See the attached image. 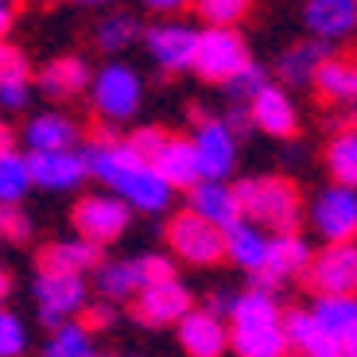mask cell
Listing matches in <instances>:
<instances>
[{
  "label": "cell",
  "instance_id": "cell-29",
  "mask_svg": "<svg viewBox=\"0 0 357 357\" xmlns=\"http://www.w3.org/2000/svg\"><path fill=\"white\" fill-rule=\"evenodd\" d=\"M314 319L326 326V334L338 342L357 334V295H319Z\"/></svg>",
  "mask_w": 357,
  "mask_h": 357
},
{
  "label": "cell",
  "instance_id": "cell-43",
  "mask_svg": "<svg viewBox=\"0 0 357 357\" xmlns=\"http://www.w3.org/2000/svg\"><path fill=\"white\" fill-rule=\"evenodd\" d=\"M4 152H16V136H12L8 125H0V155Z\"/></svg>",
  "mask_w": 357,
  "mask_h": 357
},
{
  "label": "cell",
  "instance_id": "cell-47",
  "mask_svg": "<svg viewBox=\"0 0 357 357\" xmlns=\"http://www.w3.org/2000/svg\"><path fill=\"white\" fill-rule=\"evenodd\" d=\"M78 4H101V0H78Z\"/></svg>",
  "mask_w": 357,
  "mask_h": 357
},
{
  "label": "cell",
  "instance_id": "cell-46",
  "mask_svg": "<svg viewBox=\"0 0 357 357\" xmlns=\"http://www.w3.org/2000/svg\"><path fill=\"white\" fill-rule=\"evenodd\" d=\"M4 295H8V272L0 268V303H4Z\"/></svg>",
  "mask_w": 357,
  "mask_h": 357
},
{
  "label": "cell",
  "instance_id": "cell-10",
  "mask_svg": "<svg viewBox=\"0 0 357 357\" xmlns=\"http://www.w3.org/2000/svg\"><path fill=\"white\" fill-rule=\"evenodd\" d=\"M187 311H190V291L175 276L144 284L132 295V319L144 322V326H175Z\"/></svg>",
  "mask_w": 357,
  "mask_h": 357
},
{
  "label": "cell",
  "instance_id": "cell-4",
  "mask_svg": "<svg viewBox=\"0 0 357 357\" xmlns=\"http://www.w3.org/2000/svg\"><path fill=\"white\" fill-rule=\"evenodd\" d=\"M249 43H245L233 27H206L198 31L195 43V59H190V70L206 82H229L233 74H241L249 66Z\"/></svg>",
  "mask_w": 357,
  "mask_h": 357
},
{
  "label": "cell",
  "instance_id": "cell-13",
  "mask_svg": "<svg viewBox=\"0 0 357 357\" xmlns=\"http://www.w3.org/2000/svg\"><path fill=\"white\" fill-rule=\"evenodd\" d=\"M36 303H39V319H43L47 326L70 322L74 314H82V307H86V280L63 276V272H39Z\"/></svg>",
  "mask_w": 357,
  "mask_h": 357
},
{
  "label": "cell",
  "instance_id": "cell-33",
  "mask_svg": "<svg viewBox=\"0 0 357 357\" xmlns=\"http://www.w3.org/2000/svg\"><path fill=\"white\" fill-rule=\"evenodd\" d=\"M98 47L105 54H121L125 51V47H132L136 39H140V24H136L132 16H125V12H121V16H109V20H101L98 24Z\"/></svg>",
  "mask_w": 357,
  "mask_h": 357
},
{
  "label": "cell",
  "instance_id": "cell-5",
  "mask_svg": "<svg viewBox=\"0 0 357 357\" xmlns=\"http://www.w3.org/2000/svg\"><path fill=\"white\" fill-rule=\"evenodd\" d=\"M89 98H93V109L105 116V125H121V121L136 116V109H140V98H144L140 74L125 63L101 66L89 78Z\"/></svg>",
  "mask_w": 357,
  "mask_h": 357
},
{
  "label": "cell",
  "instance_id": "cell-11",
  "mask_svg": "<svg viewBox=\"0 0 357 357\" xmlns=\"http://www.w3.org/2000/svg\"><path fill=\"white\" fill-rule=\"evenodd\" d=\"M307 280L319 295H357V245H326L307 264Z\"/></svg>",
  "mask_w": 357,
  "mask_h": 357
},
{
  "label": "cell",
  "instance_id": "cell-3",
  "mask_svg": "<svg viewBox=\"0 0 357 357\" xmlns=\"http://www.w3.org/2000/svg\"><path fill=\"white\" fill-rule=\"evenodd\" d=\"M237 198H241V214L245 222L260 225L268 233H295L303 206H299V190L291 178L280 175H260L237 183Z\"/></svg>",
  "mask_w": 357,
  "mask_h": 357
},
{
  "label": "cell",
  "instance_id": "cell-25",
  "mask_svg": "<svg viewBox=\"0 0 357 357\" xmlns=\"http://www.w3.org/2000/svg\"><path fill=\"white\" fill-rule=\"evenodd\" d=\"M24 144H27V152H63V148L78 144V125L63 113H39L27 121Z\"/></svg>",
  "mask_w": 357,
  "mask_h": 357
},
{
  "label": "cell",
  "instance_id": "cell-6",
  "mask_svg": "<svg viewBox=\"0 0 357 357\" xmlns=\"http://www.w3.org/2000/svg\"><path fill=\"white\" fill-rule=\"evenodd\" d=\"M98 291L105 295L109 303L116 299H132L144 284H155V280H171L175 268L167 257H132V260H101L98 268Z\"/></svg>",
  "mask_w": 357,
  "mask_h": 357
},
{
  "label": "cell",
  "instance_id": "cell-9",
  "mask_svg": "<svg viewBox=\"0 0 357 357\" xmlns=\"http://www.w3.org/2000/svg\"><path fill=\"white\" fill-rule=\"evenodd\" d=\"M311 225L326 245L357 241V190L354 187H326L314 198Z\"/></svg>",
  "mask_w": 357,
  "mask_h": 357
},
{
  "label": "cell",
  "instance_id": "cell-21",
  "mask_svg": "<svg viewBox=\"0 0 357 357\" xmlns=\"http://www.w3.org/2000/svg\"><path fill=\"white\" fill-rule=\"evenodd\" d=\"M152 167L163 175V183H167L171 190H190L198 178H202L190 136H167V144L160 148V155L152 160Z\"/></svg>",
  "mask_w": 357,
  "mask_h": 357
},
{
  "label": "cell",
  "instance_id": "cell-31",
  "mask_svg": "<svg viewBox=\"0 0 357 357\" xmlns=\"http://www.w3.org/2000/svg\"><path fill=\"white\" fill-rule=\"evenodd\" d=\"M43 357H98V354H93L89 331L82 322H59L43 346Z\"/></svg>",
  "mask_w": 357,
  "mask_h": 357
},
{
  "label": "cell",
  "instance_id": "cell-39",
  "mask_svg": "<svg viewBox=\"0 0 357 357\" xmlns=\"http://www.w3.org/2000/svg\"><path fill=\"white\" fill-rule=\"evenodd\" d=\"M0 237L4 241H27L31 237V222L24 218L20 206H0Z\"/></svg>",
  "mask_w": 357,
  "mask_h": 357
},
{
  "label": "cell",
  "instance_id": "cell-12",
  "mask_svg": "<svg viewBox=\"0 0 357 357\" xmlns=\"http://www.w3.org/2000/svg\"><path fill=\"white\" fill-rule=\"evenodd\" d=\"M195 155H198V171L202 178H229L233 167H237V136L229 132L225 121H206V116H195Z\"/></svg>",
  "mask_w": 357,
  "mask_h": 357
},
{
  "label": "cell",
  "instance_id": "cell-34",
  "mask_svg": "<svg viewBox=\"0 0 357 357\" xmlns=\"http://www.w3.org/2000/svg\"><path fill=\"white\" fill-rule=\"evenodd\" d=\"M195 4H198V12H202V20L210 27H233L252 8V0H195Z\"/></svg>",
  "mask_w": 357,
  "mask_h": 357
},
{
  "label": "cell",
  "instance_id": "cell-38",
  "mask_svg": "<svg viewBox=\"0 0 357 357\" xmlns=\"http://www.w3.org/2000/svg\"><path fill=\"white\" fill-rule=\"evenodd\" d=\"M31 78V66H27V54L20 47L4 43L0 39V82H27Z\"/></svg>",
  "mask_w": 357,
  "mask_h": 357
},
{
  "label": "cell",
  "instance_id": "cell-44",
  "mask_svg": "<svg viewBox=\"0 0 357 357\" xmlns=\"http://www.w3.org/2000/svg\"><path fill=\"white\" fill-rule=\"evenodd\" d=\"M8 24H12V12H8V0H0V39L8 36Z\"/></svg>",
  "mask_w": 357,
  "mask_h": 357
},
{
  "label": "cell",
  "instance_id": "cell-16",
  "mask_svg": "<svg viewBox=\"0 0 357 357\" xmlns=\"http://www.w3.org/2000/svg\"><path fill=\"white\" fill-rule=\"evenodd\" d=\"M190 214H198L202 222L218 225V229H229V225L241 222V198H237V187H229L225 178H198L190 187Z\"/></svg>",
  "mask_w": 357,
  "mask_h": 357
},
{
  "label": "cell",
  "instance_id": "cell-30",
  "mask_svg": "<svg viewBox=\"0 0 357 357\" xmlns=\"http://www.w3.org/2000/svg\"><path fill=\"white\" fill-rule=\"evenodd\" d=\"M27 190H31V171H27V155H20V152H4V155H0V206H20Z\"/></svg>",
  "mask_w": 357,
  "mask_h": 357
},
{
  "label": "cell",
  "instance_id": "cell-20",
  "mask_svg": "<svg viewBox=\"0 0 357 357\" xmlns=\"http://www.w3.org/2000/svg\"><path fill=\"white\" fill-rule=\"evenodd\" d=\"M249 125H257L260 132H268V136H295L299 116H295V105L284 89L264 86L257 98L249 101Z\"/></svg>",
  "mask_w": 357,
  "mask_h": 357
},
{
  "label": "cell",
  "instance_id": "cell-42",
  "mask_svg": "<svg viewBox=\"0 0 357 357\" xmlns=\"http://www.w3.org/2000/svg\"><path fill=\"white\" fill-rule=\"evenodd\" d=\"M152 12H178V8H187V4H195V0H144Z\"/></svg>",
  "mask_w": 357,
  "mask_h": 357
},
{
  "label": "cell",
  "instance_id": "cell-22",
  "mask_svg": "<svg viewBox=\"0 0 357 357\" xmlns=\"http://www.w3.org/2000/svg\"><path fill=\"white\" fill-rule=\"evenodd\" d=\"M268 249H272V233L260 229V225H252V222H245V218L225 229V257H229L237 268L252 272V276L268 264Z\"/></svg>",
  "mask_w": 357,
  "mask_h": 357
},
{
  "label": "cell",
  "instance_id": "cell-32",
  "mask_svg": "<svg viewBox=\"0 0 357 357\" xmlns=\"http://www.w3.org/2000/svg\"><path fill=\"white\" fill-rule=\"evenodd\" d=\"M326 163H331V175L338 178V187L357 190V128L334 136L331 152H326Z\"/></svg>",
  "mask_w": 357,
  "mask_h": 357
},
{
  "label": "cell",
  "instance_id": "cell-26",
  "mask_svg": "<svg viewBox=\"0 0 357 357\" xmlns=\"http://www.w3.org/2000/svg\"><path fill=\"white\" fill-rule=\"evenodd\" d=\"M314 89L319 98L334 101V105H357V63L349 59H326L314 70Z\"/></svg>",
  "mask_w": 357,
  "mask_h": 357
},
{
  "label": "cell",
  "instance_id": "cell-14",
  "mask_svg": "<svg viewBox=\"0 0 357 357\" xmlns=\"http://www.w3.org/2000/svg\"><path fill=\"white\" fill-rule=\"evenodd\" d=\"M178 346L190 357H222L229 349V322L214 314L210 307H190L183 319L175 322Z\"/></svg>",
  "mask_w": 357,
  "mask_h": 357
},
{
  "label": "cell",
  "instance_id": "cell-15",
  "mask_svg": "<svg viewBox=\"0 0 357 357\" xmlns=\"http://www.w3.org/2000/svg\"><path fill=\"white\" fill-rule=\"evenodd\" d=\"M27 171H31V187L43 190H74L82 178H89L86 155L63 148V152H27Z\"/></svg>",
  "mask_w": 357,
  "mask_h": 357
},
{
  "label": "cell",
  "instance_id": "cell-19",
  "mask_svg": "<svg viewBox=\"0 0 357 357\" xmlns=\"http://www.w3.org/2000/svg\"><path fill=\"white\" fill-rule=\"evenodd\" d=\"M284 338L299 357H342V342L326 334L314 311H287L284 314Z\"/></svg>",
  "mask_w": 357,
  "mask_h": 357
},
{
  "label": "cell",
  "instance_id": "cell-23",
  "mask_svg": "<svg viewBox=\"0 0 357 357\" xmlns=\"http://www.w3.org/2000/svg\"><path fill=\"white\" fill-rule=\"evenodd\" d=\"M101 264V245L86 241V237H70V241H54L39 252V272H63V276H82Z\"/></svg>",
  "mask_w": 357,
  "mask_h": 357
},
{
  "label": "cell",
  "instance_id": "cell-1",
  "mask_svg": "<svg viewBox=\"0 0 357 357\" xmlns=\"http://www.w3.org/2000/svg\"><path fill=\"white\" fill-rule=\"evenodd\" d=\"M82 155H86L89 175L98 178V183H105L128 210L160 214V210L171 206V187L163 183V175L148 160H140L125 140H116L109 128H101Z\"/></svg>",
  "mask_w": 357,
  "mask_h": 357
},
{
  "label": "cell",
  "instance_id": "cell-7",
  "mask_svg": "<svg viewBox=\"0 0 357 357\" xmlns=\"http://www.w3.org/2000/svg\"><path fill=\"white\" fill-rule=\"evenodd\" d=\"M167 241H171V249H175V257H183L187 264H198V268L218 264V260L225 257V233L218 229V225L202 222L198 214H190V210L171 218Z\"/></svg>",
  "mask_w": 357,
  "mask_h": 357
},
{
  "label": "cell",
  "instance_id": "cell-40",
  "mask_svg": "<svg viewBox=\"0 0 357 357\" xmlns=\"http://www.w3.org/2000/svg\"><path fill=\"white\" fill-rule=\"evenodd\" d=\"M82 326H86L89 334L93 331H105V326H113V303H86L82 307Z\"/></svg>",
  "mask_w": 357,
  "mask_h": 357
},
{
  "label": "cell",
  "instance_id": "cell-8",
  "mask_svg": "<svg viewBox=\"0 0 357 357\" xmlns=\"http://www.w3.org/2000/svg\"><path fill=\"white\" fill-rule=\"evenodd\" d=\"M128 222H132V210L113 190L109 195H86L74 206V229H78V237H86L93 245L116 241L128 229Z\"/></svg>",
  "mask_w": 357,
  "mask_h": 357
},
{
  "label": "cell",
  "instance_id": "cell-28",
  "mask_svg": "<svg viewBox=\"0 0 357 357\" xmlns=\"http://www.w3.org/2000/svg\"><path fill=\"white\" fill-rule=\"evenodd\" d=\"M39 89L47 98H74L82 89H89V70L82 59H54L39 70Z\"/></svg>",
  "mask_w": 357,
  "mask_h": 357
},
{
  "label": "cell",
  "instance_id": "cell-27",
  "mask_svg": "<svg viewBox=\"0 0 357 357\" xmlns=\"http://www.w3.org/2000/svg\"><path fill=\"white\" fill-rule=\"evenodd\" d=\"M326 59H331V54H326V43H322V39H311V43L287 47V51L280 54L276 70H280V78H284L287 86H311L314 70H319Z\"/></svg>",
  "mask_w": 357,
  "mask_h": 357
},
{
  "label": "cell",
  "instance_id": "cell-35",
  "mask_svg": "<svg viewBox=\"0 0 357 357\" xmlns=\"http://www.w3.org/2000/svg\"><path fill=\"white\" fill-rule=\"evenodd\" d=\"M27 349V331L24 319L0 307V357H20Z\"/></svg>",
  "mask_w": 357,
  "mask_h": 357
},
{
  "label": "cell",
  "instance_id": "cell-41",
  "mask_svg": "<svg viewBox=\"0 0 357 357\" xmlns=\"http://www.w3.org/2000/svg\"><path fill=\"white\" fill-rule=\"evenodd\" d=\"M27 86H31V82H0V105L24 109L27 105Z\"/></svg>",
  "mask_w": 357,
  "mask_h": 357
},
{
  "label": "cell",
  "instance_id": "cell-36",
  "mask_svg": "<svg viewBox=\"0 0 357 357\" xmlns=\"http://www.w3.org/2000/svg\"><path fill=\"white\" fill-rule=\"evenodd\" d=\"M264 86H268V74L260 70L257 63H249L241 74H233V78L225 82V89H229V98H233V101H252Z\"/></svg>",
  "mask_w": 357,
  "mask_h": 357
},
{
  "label": "cell",
  "instance_id": "cell-24",
  "mask_svg": "<svg viewBox=\"0 0 357 357\" xmlns=\"http://www.w3.org/2000/svg\"><path fill=\"white\" fill-rule=\"evenodd\" d=\"M311 36L331 43V39H346L357 27V0H307L303 12Z\"/></svg>",
  "mask_w": 357,
  "mask_h": 357
},
{
  "label": "cell",
  "instance_id": "cell-37",
  "mask_svg": "<svg viewBox=\"0 0 357 357\" xmlns=\"http://www.w3.org/2000/svg\"><path fill=\"white\" fill-rule=\"evenodd\" d=\"M167 128H160V125H144V128H136V132L132 136H128V148H132V152L136 155H140V160H148V163H152L155 160V155H160V148H163V144H167Z\"/></svg>",
  "mask_w": 357,
  "mask_h": 357
},
{
  "label": "cell",
  "instance_id": "cell-17",
  "mask_svg": "<svg viewBox=\"0 0 357 357\" xmlns=\"http://www.w3.org/2000/svg\"><path fill=\"white\" fill-rule=\"evenodd\" d=\"M144 43H148V54H152L163 70H187L190 59H195L198 31L187 24H155L144 36Z\"/></svg>",
  "mask_w": 357,
  "mask_h": 357
},
{
  "label": "cell",
  "instance_id": "cell-2",
  "mask_svg": "<svg viewBox=\"0 0 357 357\" xmlns=\"http://www.w3.org/2000/svg\"><path fill=\"white\" fill-rule=\"evenodd\" d=\"M229 346L237 349V357H284V311L268 287H249L233 299Z\"/></svg>",
  "mask_w": 357,
  "mask_h": 357
},
{
  "label": "cell",
  "instance_id": "cell-18",
  "mask_svg": "<svg viewBox=\"0 0 357 357\" xmlns=\"http://www.w3.org/2000/svg\"><path fill=\"white\" fill-rule=\"evenodd\" d=\"M311 264V249L303 237L295 233H272V249H268V264L257 272V287H272L287 276H299Z\"/></svg>",
  "mask_w": 357,
  "mask_h": 357
},
{
  "label": "cell",
  "instance_id": "cell-45",
  "mask_svg": "<svg viewBox=\"0 0 357 357\" xmlns=\"http://www.w3.org/2000/svg\"><path fill=\"white\" fill-rule=\"evenodd\" d=\"M342 357H357V334H354V338L342 342Z\"/></svg>",
  "mask_w": 357,
  "mask_h": 357
}]
</instances>
